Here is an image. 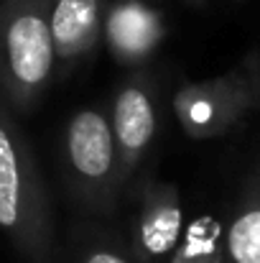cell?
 <instances>
[{"instance_id": "1", "label": "cell", "mask_w": 260, "mask_h": 263, "mask_svg": "<svg viewBox=\"0 0 260 263\" xmlns=\"http://www.w3.org/2000/svg\"><path fill=\"white\" fill-rule=\"evenodd\" d=\"M0 235L28 263H54L56 235L49 192L18 115L0 97Z\"/></svg>"}, {"instance_id": "2", "label": "cell", "mask_w": 260, "mask_h": 263, "mask_svg": "<svg viewBox=\"0 0 260 263\" xmlns=\"http://www.w3.org/2000/svg\"><path fill=\"white\" fill-rule=\"evenodd\" d=\"M51 0H0V97L28 115L56 74L49 31Z\"/></svg>"}, {"instance_id": "3", "label": "cell", "mask_w": 260, "mask_h": 263, "mask_svg": "<svg viewBox=\"0 0 260 263\" xmlns=\"http://www.w3.org/2000/svg\"><path fill=\"white\" fill-rule=\"evenodd\" d=\"M173 115L194 141H214L260 110V49H250L227 72L186 82L173 92Z\"/></svg>"}, {"instance_id": "4", "label": "cell", "mask_w": 260, "mask_h": 263, "mask_svg": "<svg viewBox=\"0 0 260 263\" xmlns=\"http://www.w3.org/2000/svg\"><path fill=\"white\" fill-rule=\"evenodd\" d=\"M64 164L74 194L94 212H110L120 194L117 148L105 110H77L64 130Z\"/></svg>"}, {"instance_id": "5", "label": "cell", "mask_w": 260, "mask_h": 263, "mask_svg": "<svg viewBox=\"0 0 260 263\" xmlns=\"http://www.w3.org/2000/svg\"><path fill=\"white\" fill-rule=\"evenodd\" d=\"M110 128L117 148L120 186H125L146 161L158 130V100L148 74L130 77L115 92L110 107Z\"/></svg>"}, {"instance_id": "6", "label": "cell", "mask_w": 260, "mask_h": 263, "mask_svg": "<svg viewBox=\"0 0 260 263\" xmlns=\"http://www.w3.org/2000/svg\"><path fill=\"white\" fill-rule=\"evenodd\" d=\"M166 39L164 13L146 0H115L105 8L102 41L123 67L146 64Z\"/></svg>"}, {"instance_id": "7", "label": "cell", "mask_w": 260, "mask_h": 263, "mask_svg": "<svg viewBox=\"0 0 260 263\" xmlns=\"http://www.w3.org/2000/svg\"><path fill=\"white\" fill-rule=\"evenodd\" d=\"M184 230V204L178 186L148 179L141 192V210L133 225L135 256L143 263L169 261Z\"/></svg>"}, {"instance_id": "8", "label": "cell", "mask_w": 260, "mask_h": 263, "mask_svg": "<svg viewBox=\"0 0 260 263\" xmlns=\"http://www.w3.org/2000/svg\"><path fill=\"white\" fill-rule=\"evenodd\" d=\"M105 0H51L49 31L56 62L72 67L87 59L102 41Z\"/></svg>"}, {"instance_id": "9", "label": "cell", "mask_w": 260, "mask_h": 263, "mask_svg": "<svg viewBox=\"0 0 260 263\" xmlns=\"http://www.w3.org/2000/svg\"><path fill=\"white\" fill-rule=\"evenodd\" d=\"M222 243L227 263H260V186L237 207Z\"/></svg>"}, {"instance_id": "10", "label": "cell", "mask_w": 260, "mask_h": 263, "mask_svg": "<svg viewBox=\"0 0 260 263\" xmlns=\"http://www.w3.org/2000/svg\"><path fill=\"white\" fill-rule=\"evenodd\" d=\"M222 235L225 230L214 217L202 215L191 220L189 225H184L169 263H227Z\"/></svg>"}, {"instance_id": "11", "label": "cell", "mask_w": 260, "mask_h": 263, "mask_svg": "<svg viewBox=\"0 0 260 263\" xmlns=\"http://www.w3.org/2000/svg\"><path fill=\"white\" fill-rule=\"evenodd\" d=\"M77 263H130L120 251H115L107 243H92L85 248V253L77 258Z\"/></svg>"}, {"instance_id": "12", "label": "cell", "mask_w": 260, "mask_h": 263, "mask_svg": "<svg viewBox=\"0 0 260 263\" xmlns=\"http://www.w3.org/2000/svg\"><path fill=\"white\" fill-rule=\"evenodd\" d=\"M184 3H186V5H194V8H202L207 0H184Z\"/></svg>"}]
</instances>
